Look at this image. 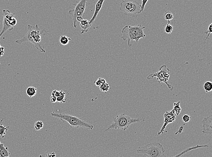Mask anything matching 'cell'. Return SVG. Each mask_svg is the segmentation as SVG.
<instances>
[{
    "label": "cell",
    "instance_id": "1",
    "mask_svg": "<svg viewBox=\"0 0 212 157\" xmlns=\"http://www.w3.org/2000/svg\"><path fill=\"white\" fill-rule=\"evenodd\" d=\"M27 28L28 31L26 34L20 39L16 40V42L19 44H21L26 41L31 43L34 45L39 52L45 53V48L41 45V37L43 35L45 34L46 30L39 28L37 24L34 26L29 25Z\"/></svg>",
    "mask_w": 212,
    "mask_h": 157
},
{
    "label": "cell",
    "instance_id": "2",
    "mask_svg": "<svg viewBox=\"0 0 212 157\" xmlns=\"http://www.w3.org/2000/svg\"><path fill=\"white\" fill-rule=\"evenodd\" d=\"M145 28V27L142 26L141 25L134 26H126L122 29V36L121 38L124 40H128V45L131 47L132 46L131 43L132 41L134 40L138 43L140 39L145 37L146 35L143 31Z\"/></svg>",
    "mask_w": 212,
    "mask_h": 157
},
{
    "label": "cell",
    "instance_id": "3",
    "mask_svg": "<svg viewBox=\"0 0 212 157\" xmlns=\"http://www.w3.org/2000/svg\"><path fill=\"white\" fill-rule=\"evenodd\" d=\"M144 121L145 119L143 118L134 119L125 114H121L114 118L112 123L105 130V132L108 131L111 129L126 131L131 124L135 123H141Z\"/></svg>",
    "mask_w": 212,
    "mask_h": 157
},
{
    "label": "cell",
    "instance_id": "4",
    "mask_svg": "<svg viewBox=\"0 0 212 157\" xmlns=\"http://www.w3.org/2000/svg\"><path fill=\"white\" fill-rule=\"evenodd\" d=\"M164 147L159 142H152L138 147L137 151L138 154L147 157H166Z\"/></svg>",
    "mask_w": 212,
    "mask_h": 157
},
{
    "label": "cell",
    "instance_id": "5",
    "mask_svg": "<svg viewBox=\"0 0 212 157\" xmlns=\"http://www.w3.org/2000/svg\"><path fill=\"white\" fill-rule=\"evenodd\" d=\"M52 117L57 118L61 121L67 122L72 127L75 128H85L90 130H92L94 126L92 124L83 121L80 118L72 116V115L63 114V113H55L52 112L50 114Z\"/></svg>",
    "mask_w": 212,
    "mask_h": 157
},
{
    "label": "cell",
    "instance_id": "6",
    "mask_svg": "<svg viewBox=\"0 0 212 157\" xmlns=\"http://www.w3.org/2000/svg\"><path fill=\"white\" fill-rule=\"evenodd\" d=\"M141 5L134 0H124L120 4V9L123 14L134 17L140 14Z\"/></svg>",
    "mask_w": 212,
    "mask_h": 157
},
{
    "label": "cell",
    "instance_id": "7",
    "mask_svg": "<svg viewBox=\"0 0 212 157\" xmlns=\"http://www.w3.org/2000/svg\"><path fill=\"white\" fill-rule=\"evenodd\" d=\"M170 69L167 68L166 65H163L160 67L159 70L157 72L148 75L147 79H152L154 77H156L158 84H160V83H165L167 85L168 89L171 91H172L174 87L168 82V79L170 77Z\"/></svg>",
    "mask_w": 212,
    "mask_h": 157
},
{
    "label": "cell",
    "instance_id": "8",
    "mask_svg": "<svg viewBox=\"0 0 212 157\" xmlns=\"http://www.w3.org/2000/svg\"><path fill=\"white\" fill-rule=\"evenodd\" d=\"M3 26L2 31L0 33V38L5 32L13 30L17 23V20L15 15L11 13L9 10H3Z\"/></svg>",
    "mask_w": 212,
    "mask_h": 157
},
{
    "label": "cell",
    "instance_id": "9",
    "mask_svg": "<svg viewBox=\"0 0 212 157\" xmlns=\"http://www.w3.org/2000/svg\"><path fill=\"white\" fill-rule=\"evenodd\" d=\"M87 5V0H81L76 5L74 9L71 10L68 12V14L73 18V26L75 28H76L77 27V21H80L83 19V16Z\"/></svg>",
    "mask_w": 212,
    "mask_h": 157
},
{
    "label": "cell",
    "instance_id": "10",
    "mask_svg": "<svg viewBox=\"0 0 212 157\" xmlns=\"http://www.w3.org/2000/svg\"><path fill=\"white\" fill-rule=\"evenodd\" d=\"M164 125H163V127L161 129V131L159 132L158 135L162 134V132L164 131V129L166 128V126L168 124L173 123V122L175 121L176 119V115H175L174 110H172L171 111H167L166 113H165L164 115Z\"/></svg>",
    "mask_w": 212,
    "mask_h": 157
},
{
    "label": "cell",
    "instance_id": "11",
    "mask_svg": "<svg viewBox=\"0 0 212 157\" xmlns=\"http://www.w3.org/2000/svg\"><path fill=\"white\" fill-rule=\"evenodd\" d=\"M212 115H210L208 117L204 118L202 121L203 124V134H210L211 135L212 133Z\"/></svg>",
    "mask_w": 212,
    "mask_h": 157
},
{
    "label": "cell",
    "instance_id": "12",
    "mask_svg": "<svg viewBox=\"0 0 212 157\" xmlns=\"http://www.w3.org/2000/svg\"><path fill=\"white\" fill-rule=\"evenodd\" d=\"M105 0H98L97 3H96V6H95V10L94 12V14L92 17L91 19L89 21H90V24L92 26V25L94 23L96 18H97V16L100 12V11L102 7L103 4Z\"/></svg>",
    "mask_w": 212,
    "mask_h": 157
},
{
    "label": "cell",
    "instance_id": "13",
    "mask_svg": "<svg viewBox=\"0 0 212 157\" xmlns=\"http://www.w3.org/2000/svg\"><path fill=\"white\" fill-rule=\"evenodd\" d=\"M80 26L81 28V34L85 33L87 32L92 26L90 25V21L88 20L82 19L80 21Z\"/></svg>",
    "mask_w": 212,
    "mask_h": 157
},
{
    "label": "cell",
    "instance_id": "14",
    "mask_svg": "<svg viewBox=\"0 0 212 157\" xmlns=\"http://www.w3.org/2000/svg\"><path fill=\"white\" fill-rule=\"evenodd\" d=\"M10 152L8 147H5L0 141V157H10Z\"/></svg>",
    "mask_w": 212,
    "mask_h": 157
},
{
    "label": "cell",
    "instance_id": "15",
    "mask_svg": "<svg viewBox=\"0 0 212 157\" xmlns=\"http://www.w3.org/2000/svg\"><path fill=\"white\" fill-rule=\"evenodd\" d=\"M209 147L208 145H196L195 146L190 147V148H187L186 150H184L182 152H181L180 154H178V155H176V156L173 157H180L181 156L183 155L184 154H186L187 152L193 150H196V149H199V148H207V147Z\"/></svg>",
    "mask_w": 212,
    "mask_h": 157
},
{
    "label": "cell",
    "instance_id": "16",
    "mask_svg": "<svg viewBox=\"0 0 212 157\" xmlns=\"http://www.w3.org/2000/svg\"><path fill=\"white\" fill-rule=\"evenodd\" d=\"M37 91V89L35 87L31 86V87H28L27 89L26 90V94L29 98H32V97L36 95Z\"/></svg>",
    "mask_w": 212,
    "mask_h": 157
},
{
    "label": "cell",
    "instance_id": "17",
    "mask_svg": "<svg viewBox=\"0 0 212 157\" xmlns=\"http://www.w3.org/2000/svg\"><path fill=\"white\" fill-rule=\"evenodd\" d=\"M4 119H2L0 121V137L2 138L4 137L5 135H6V133L8 130V128H9V126H4L2 125V122Z\"/></svg>",
    "mask_w": 212,
    "mask_h": 157
},
{
    "label": "cell",
    "instance_id": "18",
    "mask_svg": "<svg viewBox=\"0 0 212 157\" xmlns=\"http://www.w3.org/2000/svg\"><path fill=\"white\" fill-rule=\"evenodd\" d=\"M60 93L57 98V102L65 103L66 102V93L63 90H60Z\"/></svg>",
    "mask_w": 212,
    "mask_h": 157
},
{
    "label": "cell",
    "instance_id": "19",
    "mask_svg": "<svg viewBox=\"0 0 212 157\" xmlns=\"http://www.w3.org/2000/svg\"><path fill=\"white\" fill-rule=\"evenodd\" d=\"M180 103L181 101H178L176 103H174L173 104V110L175 112V115H178L181 113V106H180Z\"/></svg>",
    "mask_w": 212,
    "mask_h": 157
},
{
    "label": "cell",
    "instance_id": "20",
    "mask_svg": "<svg viewBox=\"0 0 212 157\" xmlns=\"http://www.w3.org/2000/svg\"><path fill=\"white\" fill-rule=\"evenodd\" d=\"M71 40L70 38L66 36H62L60 38V43L63 45H66L69 43V41Z\"/></svg>",
    "mask_w": 212,
    "mask_h": 157
},
{
    "label": "cell",
    "instance_id": "21",
    "mask_svg": "<svg viewBox=\"0 0 212 157\" xmlns=\"http://www.w3.org/2000/svg\"><path fill=\"white\" fill-rule=\"evenodd\" d=\"M204 90L206 93L210 92L212 90V83L211 81H206L203 85Z\"/></svg>",
    "mask_w": 212,
    "mask_h": 157
},
{
    "label": "cell",
    "instance_id": "22",
    "mask_svg": "<svg viewBox=\"0 0 212 157\" xmlns=\"http://www.w3.org/2000/svg\"><path fill=\"white\" fill-rule=\"evenodd\" d=\"M100 90L101 91L103 92H106L107 91H109L111 89V87H110V84L108 83H105V84H103L102 85H101V86L99 87Z\"/></svg>",
    "mask_w": 212,
    "mask_h": 157
},
{
    "label": "cell",
    "instance_id": "23",
    "mask_svg": "<svg viewBox=\"0 0 212 157\" xmlns=\"http://www.w3.org/2000/svg\"><path fill=\"white\" fill-rule=\"evenodd\" d=\"M43 127V123L42 121H37L34 123V127L35 130L37 131L41 130Z\"/></svg>",
    "mask_w": 212,
    "mask_h": 157
},
{
    "label": "cell",
    "instance_id": "24",
    "mask_svg": "<svg viewBox=\"0 0 212 157\" xmlns=\"http://www.w3.org/2000/svg\"><path fill=\"white\" fill-rule=\"evenodd\" d=\"M164 31L167 34H170L172 33L173 31V27L171 25L170 21H168L167 24H166V27H165Z\"/></svg>",
    "mask_w": 212,
    "mask_h": 157
},
{
    "label": "cell",
    "instance_id": "25",
    "mask_svg": "<svg viewBox=\"0 0 212 157\" xmlns=\"http://www.w3.org/2000/svg\"><path fill=\"white\" fill-rule=\"evenodd\" d=\"M106 82V80L105 78H99L97 79V81H94V83L95 85L99 87L101 85H102L103 84H105Z\"/></svg>",
    "mask_w": 212,
    "mask_h": 157
},
{
    "label": "cell",
    "instance_id": "26",
    "mask_svg": "<svg viewBox=\"0 0 212 157\" xmlns=\"http://www.w3.org/2000/svg\"><path fill=\"white\" fill-rule=\"evenodd\" d=\"M164 17L165 20L168 21H170L173 18V14L169 11H166L165 12Z\"/></svg>",
    "mask_w": 212,
    "mask_h": 157
},
{
    "label": "cell",
    "instance_id": "27",
    "mask_svg": "<svg viewBox=\"0 0 212 157\" xmlns=\"http://www.w3.org/2000/svg\"><path fill=\"white\" fill-rule=\"evenodd\" d=\"M212 24L211 23L210 24V25H209V26H208V29H207V30L205 32V34L207 35V37H206V39H205V40H207L209 38V36H210V34L212 33Z\"/></svg>",
    "mask_w": 212,
    "mask_h": 157
},
{
    "label": "cell",
    "instance_id": "28",
    "mask_svg": "<svg viewBox=\"0 0 212 157\" xmlns=\"http://www.w3.org/2000/svg\"><path fill=\"white\" fill-rule=\"evenodd\" d=\"M191 117L189 115H185L182 116V120L185 123H188L191 120Z\"/></svg>",
    "mask_w": 212,
    "mask_h": 157
},
{
    "label": "cell",
    "instance_id": "29",
    "mask_svg": "<svg viewBox=\"0 0 212 157\" xmlns=\"http://www.w3.org/2000/svg\"><path fill=\"white\" fill-rule=\"evenodd\" d=\"M148 0H142L141 6L140 13L144 11L145 8V5Z\"/></svg>",
    "mask_w": 212,
    "mask_h": 157
},
{
    "label": "cell",
    "instance_id": "30",
    "mask_svg": "<svg viewBox=\"0 0 212 157\" xmlns=\"http://www.w3.org/2000/svg\"><path fill=\"white\" fill-rule=\"evenodd\" d=\"M5 48L1 46L0 45V57H2L4 54Z\"/></svg>",
    "mask_w": 212,
    "mask_h": 157
},
{
    "label": "cell",
    "instance_id": "31",
    "mask_svg": "<svg viewBox=\"0 0 212 157\" xmlns=\"http://www.w3.org/2000/svg\"><path fill=\"white\" fill-rule=\"evenodd\" d=\"M50 100H51V102L52 103H55V102H57V98L54 95L51 94V97H50Z\"/></svg>",
    "mask_w": 212,
    "mask_h": 157
},
{
    "label": "cell",
    "instance_id": "32",
    "mask_svg": "<svg viewBox=\"0 0 212 157\" xmlns=\"http://www.w3.org/2000/svg\"><path fill=\"white\" fill-rule=\"evenodd\" d=\"M56 154H55L54 152L48 153V154H47L46 155V157H56Z\"/></svg>",
    "mask_w": 212,
    "mask_h": 157
}]
</instances>
